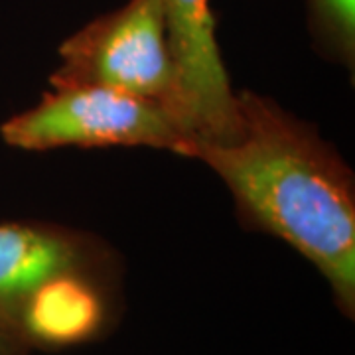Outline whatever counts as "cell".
<instances>
[{"label": "cell", "instance_id": "cell-4", "mask_svg": "<svg viewBox=\"0 0 355 355\" xmlns=\"http://www.w3.org/2000/svg\"><path fill=\"white\" fill-rule=\"evenodd\" d=\"M176 73V121L198 140H225L235 128L237 93L216 36L209 0H162ZM191 150V148H190Z\"/></svg>", "mask_w": 355, "mask_h": 355}, {"label": "cell", "instance_id": "cell-1", "mask_svg": "<svg viewBox=\"0 0 355 355\" xmlns=\"http://www.w3.org/2000/svg\"><path fill=\"white\" fill-rule=\"evenodd\" d=\"M188 158L227 186L245 225L288 243L326 279L343 316H355L354 172L316 128L243 89L233 132L193 142Z\"/></svg>", "mask_w": 355, "mask_h": 355}, {"label": "cell", "instance_id": "cell-5", "mask_svg": "<svg viewBox=\"0 0 355 355\" xmlns=\"http://www.w3.org/2000/svg\"><path fill=\"white\" fill-rule=\"evenodd\" d=\"M69 270H111V253L81 231L51 223H0V330L16 336L30 296Z\"/></svg>", "mask_w": 355, "mask_h": 355}, {"label": "cell", "instance_id": "cell-6", "mask_svg": "<svg viewBox=\"0 0 355 355\" xmlns=\"http://www.w3.org/2000/svg\"><path fill=\"white\" fill-rule=\"evenodd\" d=\"M109 270H69L44 282L18 320L16 338L42 352L93 342L111 322Z\"/></svg>", "mask_w": 355, "mask_h": 355}, {"label": "cell", "instance_id": "cell-8", "mask_svg": "<svg viewBox=\"0 0 355 355\" xmlns=\"http://www.w3.org/2000/svg\"><path fill=\"white\" fill-rule=\"evenodd\" d=\"M32 349L22 340L8 331L0 330V355H30Z\"/></svg>", "mask_w": 355, "mask_h": 355}, {"label": "cell", "instance_id": "cell-7", "mask_svg": "<svg viewBox=\"0 0 355 355\" xmlns=\"http://www.w3.org/2000/svg\"><path fill=\"white\" fill-rule=\"evenodd\" d=\"M308 24L320 53L355 69V0H306Z\"/></svg>", "mask_w": 355, "mask_h": 355}, {"label": "cell", "instance_id": "cell-2", "mask_svg": "<svg viewBox=\"0 0 355 355\" xmlns=\"http://www.w3.org/2000/svg\"><path fill=\"white\" fill-rule=\"evenodd\" d=\"M18 150L148 146L186 156L190 137L162 105L101 85H51L38 105L0 127Z\"/></svg>", "mask_w": 355, "mask_h": 355}, {"label": "cell", "instance_id": "cell-3", "mask_svg": "<svg viewBox=\"0 0 355 355\" xmlns=\"http://www.w3.org/2000/svg\"><path fill=\"white\" fill-rule=\"evenodd\" d=\"M58 53L51 85L114 89L158 103L176 119V73L162 0H128L93 18Z\"/></svg>", "mask_w": 355, "mask_h": 355}]
</instances>
